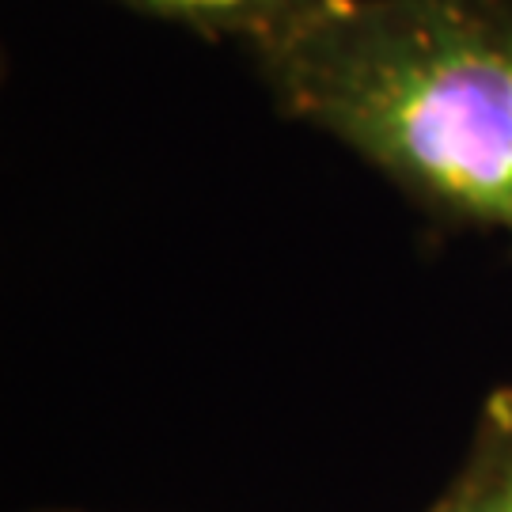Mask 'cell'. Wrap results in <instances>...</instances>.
<instances>
[{"label": "cell", "mask_w": 512, "mask_h": 512, "mask_svg": "<svg viewBox=\"0 0 512 512\" xmlns=\"http://www.w3.org/2000/svg\"><path fill=\"white\" fill-rule=\"evenodd\" d=\"M251 61L281 114L512 251V0H330Z\"/></svg>", "instance_id": "obj_1"}, {"label": "cell", "mask_w": 512, "mask_h": 512, "mask_svg": "<svg viewBox=\"0 0 512 512\" xmlns=\"http://www.w3.org/2000/svg\"><path fill=\"white\" fill-rule=\"evenodd\" d=\"M129 12L175 23L209 42H239L258 54L300 31L330 0H118Z\"/></svg>", "instance_id": "obj_2"}, {"label": "cell", "mask_w": 512, "mask_h": 512, "mask_svg": "<svg viewBox=\"0 0 512 512\" xmlns=\"http://www.w3.org/2000/svg\"><path fill=\"white\" fill-rule=\"evenodd\" d=\"M429 512H512V387L482 403L467 456Z\"/></svg>", "instance_id": "obj_3"}]
</instances>
